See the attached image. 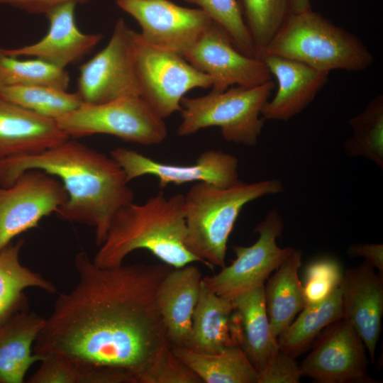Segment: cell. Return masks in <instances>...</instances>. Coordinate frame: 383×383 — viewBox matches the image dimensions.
<instances>
[{"mask_svg":"<svg viewBox=\"0 0 383 383\" xmlns=\"http://www.w3.org/2000/svg\"><path fill=\"white\" fill-rule=\"evenodd\" d=\"M74 287L57 297L33 345L41 357L63 356L82 370L125 372L139 383L170 343L157 303L158 287L172 267L132 264L101 267L77 252Z\"/></svg>","mask_w":383,"mask_h":383,"instance_id":"cell-1","label":"cell"},{"mask_svg":"<svg viewBox=\"0 0 383 383\" xmlns=\"http://www.w3.org/2000/svg\"><path fill=\"white\" fill-rule=\"evenodd\" d=\"M31 170L62 182L68 197L55 214L92 227L98 246L105 240L117 210L135 199L123 168L114 159L70 138L36 154L0 160V186L11 185Z\"/></svg>","mask_w":383,"mask_h":383,"instance_id":"cell-2","label":"cell"},{"mask_svg":"<svg viewBox=\"0 0 383 383\" xmlns=\"http://www.w3.org/2000/svg\"><path fill=\"white\" fill-rule=\"evenodd\" d=\"M186 233L184 194L168 197L160 191L143 204L133 201L117 210L92 261L101 267L118 266L144 249L172 267L200 262L185 246Z\"/></svg>","mask_w":383,"mask_h":383,"instance_id":"cell-3","label":"cell"},{"mask_svg":"<svg viewBox=\"0 0 383 383\" xmlns=\"http://www.w3.org/2000/svg\"><path fill=\"white\" fill-rule=\"evenodd\" d=\"M283 191L277 179L239 180L227 187L196 182L184 194L187 249L208 267H223L228 240L243 207Z\"/></svg>","mask_w":383,"mask_h":383,"instance_id":"cell-4","label":"cell"},{"mask_svg":"<svg viewBox=\"0 0 383 383\" xmlns=\"http://www.w3.org/2000/svg\"><path fill=\"white\" fill-rule=\"evenodd\" d=\"M265 55L298 61L328 73L334 70L364 71L374 62L372 54L360 39L311 9L290 12L258 58Z\"/></svg>","mask_w":383,"mask_h":383,"instance_id":"cell-5","label":"cell"},{"mask_svg":"<svg viewBox=\"0 0 383 383\" xmlns=\"http://www.w3.org/2000/svg\"><path fill=\"white\" fill-rule=\"evenodd\" d=\"M275 84L272 80L254 87L228 88L221 92L181 100L182 121L177 134L187 136L216 126L228 142L248 147L257 145L265 119L261 111Z\"/></svg>","mask_w":383,"mask_h":383,"instance_id":"cell-6","label":"cell"},{"mask_svg":"<svg viewBox=\"0 0 383 383\" xmlns=\"http://www.w3.org/2000/svg\"><path fill=\"white\" fill-rule=\"evenodd\" d=\"M56 121L70 138L106 134L126 142L152 145L162 143L167 135L164 119L141 96L99 104L82 103Z\"/></svg>","mask_w":383,"mask_h":383,"instance_id":"cell-7","label":"cell"},{"mask_svg":"<svg viewBox=\"0 0 383 383\" xmlns=\"http://www.w3.org/2000/svg\"><path fill=\"white\" fill-rule=\"evenodd\" d=\"M135 53L141 97L163 119L180 112L181 100L189 90L212 86L211 78L182 55L148 43L137 32Z\"/></svg>","mask_w":383,"mask_h":383,"instance_id":"cell-8","label":"cell"},{"mask_svg":"<svg viewBox=\"0 0 383 383\" xmlns=\"http://www.w3.org/2000/svg\"><path fill=\"white\" fill-rule=\"evenodd\" d=\"M135 32L119 18L107 45L79 67L77 93L83 103L99 104L141 96Z\"/></svg>","mask_w":383,"mask_h":383,"instance_id":"cell-9","label":"cell"},{"mask_svg":"<svg viewBox=\"0 0 383 383\" xmlns=\"http://www.w3.org/2000/svg\"><path fill=\"white\" fill-rule=\"evenodd\" d=\"M283 231L279 211L272 209L254 229L258 234L256 242L250 246H233L235 259L232 263L218 273L202 278V282L214 293L229 299L264 285L294 249L277 245V238Z\"/></svg>","mask_w":383,"mask_h":383,"instance_id":"cell-10","label":"cell"},{"mask_svg":"<svg viewBox=\"0 0 383 383\" xmlns=\"http://www.w3.org/2000/svg\"><path fill=\"white\" fill-rule=\"evenodd\" d=\"M62 182L45 172L31 170L13 184L0 186V250L14 238L37 227L67 200Z\"/></svg>","mask_w":383,"mask_h":383,"instance_id":"cell-11","label":"cell"},{"mask_svg":"<svg viewBox=\"0 0 383 383\" xmlns=\"http://www.w3.org/2000/svg\"><path fill=\"white\" fill-rule=\"evenodd\" d=\"M184 57L212 79V91L231 86L254 87L272 80L265 62L240 52L227 32L212 21Z\"/></svg>","mask_w":383,"mask_h":383,"instance_id":"cell-12","label":"cell"},{"mask_svg":"<svg viewBox=\"0 0 383 383\" xmlns=\"http://www.w3.org/2000/svg\"><path fill=\"white\" fill-rule=\"evenodd\" d=\"M365 346L343 318L313 341L311 352L299 365L302 376L318 383H376L367 372Z\"/></svg>","mask_w":383,"mask_h":383,"instance_id":"cell-13","label":"cell"},{"mask_svg":"<svg viewBox=\"0 0 383 383\" xmlns=\"http://www.w3.org/2000/svg\"><path fill=\"white\" fill-rule=\"evenodd\" d=\"M116 4L138 23L145 42L183 57L212 22L201 9L169 0H116Z\"/></svg>","mask_w":383,"mask_h":383,"instance_id":"cell-14","label":"cell"},{"mask_svg":"<svg viewBox=\"0 0 383 383\" xmlns=\"http://www.w3.org/2000/svg\"><path fill=\"white\" fill-rule=\"evenodd\" d=\"M110 156L123 168L128 183L143 176L157 177L161 189L171 184L179 185L189 182L227 187L239 181L238 158L221 150L204 151L194 163L186 165L160 162L125 148L111 150Z\"/></svg>","mask_w":383,"mask_h":383,"instance_id":"cell-15","label":"cell"},{"mask_svg":"<svg viewBox=\"0 0 383 383\" xmlns=\"http://www.w3.org/2000/svg\"><path fill=\"white\" fill-rule=\"evenodd\" d=\"M340 287L343 318L361 338L373 364L382 329L383 275L364 260L343 272Z\"/></svg>","mask_w":383,"mask_h":383,"instance_id":"cell-16","label":"cell"},{"mask_svg":"<svg viewBox=\"0 0 383 383\" xmlns=\"http://www.w3.org/2000/svg\"><path fill=\"white\" fill-rule=\"evenodd\" d=\"M74 4L56 8L46 15L47 33L38 42L16 48H4L15 57H32L65 69L82 59L99 43L100 33H84L76 23Z\"/></svg>","mask_w":383,"mask_h":383,"instance_id":"cell-17","label":"cell"},{"mask_svg":"<svg viewBox=\"0 0 383 383\" xmlns=\"http://www.w3.org/2000/svg\"><path fill=\"white\" fill-rule=\"evenodd\" d=\"M259 59L278 82L277 91L264 105L265 120L289 121L304 110L328 80V72L316 70L298 61L265 55Z\"/></svg>","mask_w":383,"mask_h":383,"instance_id":"cell-18","label":"cell"},{"mask_svg":"<svg viewBox=\"0 0 383 383\" xmlns=\"http://www.w3.org/2000/svg\"><path fill=\"white\" fill-rule=\"evenodd\" d=\"M68 138L55 120L31 112L0 95V160L36 154Z\"/></svg>","mask_w":383,"mask_h":383,"instance_id":"cell-19","label":"cell"},{"mask_svg":"<svg viewBox=\"0 0 383 383\" xmlns=\"http://www.w3.org/2000/svg\"><path fill=\"white\" fill-rule=\"evenodd\" d=\"M231 301L232 337L259 374L279 350L266 311L264 285L242 293Z\"/></svg>","mask_w":383,"mask_h":383,"instance_id":"cell-20","label":"cell"},{"mask_svg":"<svg viewBox=\"0 0 383 383\" xmlns=\"http://www.w3.org/2000/svg\"><path fill=\"white\" fill-rule=\"evenodd\" d=\"M201 280L200 270L190 263L172 267L158 287L157 303L172 345H188Z\"/></svg>","mask_w":383,"mask_h":383,"instance_id":"cell-21","label":"cell"},{"mask_svg":"<svg viewBox=\"0 0 383 383\" xmlns=\"http://www.w3.org/2000/svg\"><path fill=\"white\" fill-rule=\"evenodd\" d=\"M45 318L29 309L0 326V383H22L30 367L42 357L33 345Z\"/></svg>","mask_w":383,"mask_h":383,"instance_id":"cell-22","label":"cell"},{"mask_svg":"<svg viewBox=\"0 0 383 383\" xmlns=\"http://www.w3.org/2000/svg\"><path fill=\"white\" fill-rule=\"evenodd\" d=\"M301 257L302 250L294 248L264 284L266 311L276 339L305 306L303 284L298 274Z\"/></svg>","mask_w":383,"mask_h":383,"instance_id":"cell-23","label":"cell"},{"mask_svg":"<svg viewBox=\"0 0 383 383\" xmlns=\"http://www.w3.org/2000/svg\"><path fill=\"white\" fill-rule=\"evenodd\" d=\"M231 299L210 290L201 280L187 348L198 352L216 353L237 345L231 332Z\"/></svg>","mask_w":383,"mask_h":383,"instance_id":"cell-24","label":"cell"},{"mask_svg":"<svg viewBox=\"0 0 383 383\" xmlns=\"http://www.w3.org/2000/svg\"><path fill=\"white\" fill-rule=\"evenodd\" d=\"M23 239L11 243L0 250V326L15 314L28 310L24 291L39 288L48 293L57 292L55 285L40 274L23 265L20 252Z\"/></svg>","mask_w":383,"mask_h":383,"instance_id":"cell-25","label":"cell"},{"mask_svg":"<svg viewBox=\"0 0 383 383\" xmlns=\"http://www.w3.org/2000/svg\"><path fill=\"white\" fill-rule=\"evenodd\" d=\"M175 355L204 383H257L259 374L238 345L206 353L172 345Z\"/></svg>","mask_w":383,"mask_h":383,"instance_id":"cell-26","label":"cell"},{"mask_svg":"<svg viewBox=\"0 0 383 383\" xmlns=\"http://www.w3.org/2000/svg\"><path fill=\"white\" fill-rule=\"evenodd\" d=\"M343 318L339 285L326 300L303 308L296 318L277 337L278 348L296 357L312 345L323 328Z\"/></svg>","mask_w":383,"mask_h":383,"instance_id":"cell-27","label":"cell"},{"mask_svg":"<svg viewBox=\"0 0 383 383\" xmlns=\"http://www.w3.org/2000/svg\"><path fill=\"white\" fill-rule=\"evenodd\" d=\"M352 135L343 149L350 157H365L383 169V95L372 99L365 109L351 118Z\"/></svg>","mask_w":383,"mask_h":383,"instance_id":"cell-28","label":"cell"},{"mask_svg":"<svg viewBox=\"0 0 383 383\" xmlns=\"http://www.w3.org/2000/svg\"><path fill=\"white\" fill-rule=\"evenodd\" d=\"M6 99L40 116L57 121L83 102L77 92L48 86H0Z\"/></svg>","mask_w":383,"mask_h":383,"instance_id":"cell-29","label":"cell"},{"mask_svg":"<svg viewBox=\"0 0 383 383\" xmlns=\"http://www.w3.org/2000/svg\"><path fill=\"white\" fill-rule=\"evenodd\" d=\"M70 74L43 60H22L6 54L0 47V86H48L67 90Z\"/></svg>","mask_w":383,"mask_h":383,"instance_id":"cell-30","label":"cell"},{"mask_svg":"<svg viewBox=\"0 0 383 383\" xmlns=\"http://www.w3.org/2000/svg\"><path fill=\"white\" fill-rule=\"evenodd\" d=\"M241 3L258 58L291 12L289 0H241Z\"/></svg>","mask_w":383,"mask_h":383,"instance_id":"cell-31","label":"cell"},{"mask_svg":"<svg viewBox=\"0 0 383 383\" xmlns=\"http://www.w3.org/2000/svg\"><path fill=\"white\" fill-rule=\"evenodd\" d=\"M182 1L197 5L212 21L224 28L240 52L256 57L253 42L237 0Z\"/></svg>","mask_w":383,"mask_h":383,"instance_id":"cell-32","label":"cell"},{"mask_svg":"<svg viewBox=\"0 0 383 383\" xmlns=\"http://www.w3.org/2000/svg\"><path fill=\"white\" fill-rule=\"evenodd\" d=\"M139 383H203L200 377L174 353L170 343L157 353L141 375Z\"/></svg>","mask_w":383,"mask_h":383,"instance_id":"cell-33","label":"cell"},{"mask_svg":"<svg viewBox=\"0 0 383 383\" xmlns=\"http://www.w3.org/2000/svg\"><path fill=\"white\" fill-rule=\"evenodd\" d=\"M28 383H89V374L69 359L55 354L43 355Z\"/></svg>","mask_w":383,"mask_h":383,"instance_id":"cell-34","label":"cell"},{"mask_svg":"<svg viewBox=\"0 0 383 383\" xmlns=\"http://www.w3.org/2000/svg\"><path fill=\"white\" fill-rule=\"evenodd\" d=\"M302 377L295 357L279 349L259 373L257 383H298Z\"/></svg>","mask_w":383,"mask_h":383,"instance_id":"cell-35","label":"cell"},{"mask_svg":"<svg viewBox=\"0 0 383 383\" xmlns=\"http://www.w3.org/2000/svg\"><path fill=\"white\" fill-rule=\"evenodd\" d=\"M343 276L341 267L335 260L322 258L311 262L304 272V280L316 279L339 286Z\"/></svg>","mask_w":383,"mask_h":383,"instance_id":"cell-36","label":"cell"},{"mask_svg":"<svg viewBox=\"0 0 383 383\" xmlns=\"http://www.w3.org/2000/svg\"><path fill=\"white\" fill-rule=\"evenodd\" d=\"M90 0H0V6H9L31 14H44L67 4H87Z\"/></svg>","mask_w":383,"mask_h":383,"instance_id":"cell-37","label":"cell"},{"mask_svg":"<svg viewBox=\"0 0 383 383\" xmlns=\"http://www.w3.org/2000/svg\"><path fill=\"white\" fill-rule=\"evenodd\" d=\"M346 253L351 257H363L383 275L382 243L352 244L347 248Z\"/></svg>","mask_w":383,"mask_h":383,"instance_id":"cell-38","label":"cell"},{"mask_svg":"<svg viewBox=\"0 0 383 383\" xmlns=\"http://www.w3.org/2000/svg\"><path fill=\"white\" fill-rule=\"evenodd\" d=\"M339 286L316 279H306L303 284L305 306L326 300Z\"/></svg>","mask_w":383,"mask_h":383,"instance_id":"cell-39","label":"cell"},{"mask_svg":"<svg viewBox=\"0 0 383 383\" xmlns=\"http://www.w3.org/2000/svg\"><path fill=\"white\" fill-rule=\"evenodd\" d=\"M290 11L300 13L311 9L310 0H289Z\"/></svg>","mask_w":383,"mask_h":383,"instance_id":"cell-40","label":"cell"}]
</instances>
